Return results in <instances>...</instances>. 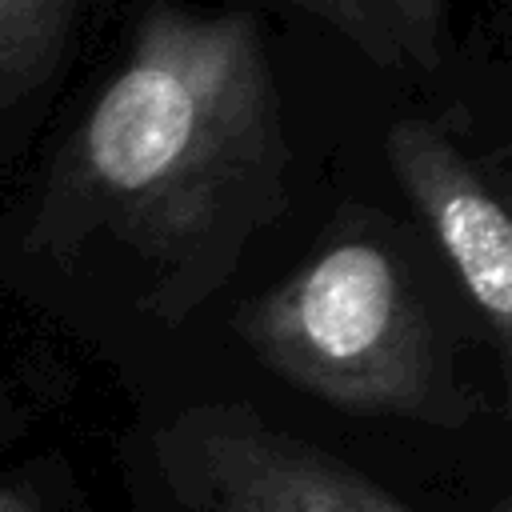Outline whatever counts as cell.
Listing matches in <instances>:
<instances>
[{"label": "cell", "mask_w": 512, "mask_h": 512, "mask_svg": "<svg viewBox=\"0 0 512 512\" xmlns=\"http://www.w3.org/2000/svg\"><path fill=\"white\" fill-rule=\"evenodd\" d=\"M284 168L288 144L256 20L156 0L56 172V236L108 232L128 244L180 312L228 276L248 232L284 208Z\"/></svg>", "instance_id": "obj_1"}, {"label": "cell", "mask_w": 512, "mask_h": 512, "mask_svg": "<svg viewBox=\"0 0 512 512\" xmlns=\"http://www.w3.org/2000/svg\"><path fill=\"white\" fill-rule=\"evenodd\" d=\"M244 344L288 384L356 412L460 428L476 396L452 376L432 308L404 260L344 232L236 312Z\"/></svg>", "instance_id": "obj_2"}, {"label": "cell", "mask_w": 512, "mask_h": 512, "mask_svg": "<svg viewBox=\"0 0 512 512\" xmlns=\"http://www.w3.org/2000/svg\"><path fill=\"white\" fill-rule=\"evenodd\" d=\"M156 460L192 512H416L248 404L184 408L160 428Z\"/></svg>", "instance_id": "obj_3"}, {"label": "cell", "mask_w": 512, "mask_h": 512, "mask_svg": "<svg viewBox=\"0 0 512 512\" xmlns=\"http://www.w3.org/2000/svg\"><path fill=\"white\" fill-rule=\"evenodd\" d=\"M388 164L440 252L452 260L468 300L484 316L500 356L512 344V224L500 200L472 172L464 152L432 120H396Z\"/></svg>", "instance_id": "obj_4"}, {"label": "cell", "mask_w": 512, "mask_h": 512, "mask_svg": "<svg viewBox=\"0 0 512 512\" xmlns=\"http://www.w3.org/2000/svg\"><path fill=\"white\" fill-rule=\"evenodd\" d=\"M340 28L384 68H436L444 0H292Z\"/></svg>", "instance_id": "obj_5"}, {"label": "cell", "mask_w": 512, "mask_h": 512, "mask_svg": "<svg viewBox=\"0 0 512 512\" xmlns=\"http://www.w3.org/2000/svg\"><path fill=\"white\" fill-rule=\"evenodd\" d=\"M80 0H0V104L44 88L64 56Z\"/></svg>", "instance_id": "obj_6"}, {"label": "cell", "mask_w": 512, "mask_h": 512, "mask_svg": "<svg viewBox=\"0 0 512 512\" xmlns=\"http://www.w3.org/2000/svg\"><path fill=\"white\" fill-rule=\"evenodd\" d=\"M60 484L40 472H16L0 480V512H56Z\"/></svg>", "instance_id": "obj_7"}]
</instances>
